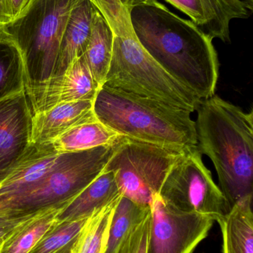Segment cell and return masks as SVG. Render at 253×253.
Wrapping results in <instances>:
<instances>
[{"label":"cell","mask_w":253,"mask_h":253,"mask_svg":"<svg viewBox=\"0 0 253 253\" xmlns=\"http://www.w3.org/2000/svg\"><path fill=\"white\" fill-rule=\"evenodd\" d=\"M31 120L25 89L0 99V181L31 144Z\"/></svg>","instance_id":"obj_11"},{"label":"cell","mask_w":253,"mask_h":253,"mask_svg":"<svg viewBox=\"0 0 253 253\" xmlns=\"http://www.w3.org/2000/svg\"><path fill=\"white\" fill-rule=\"evenodd\" d=\"M65 207L43 211L16 227L3 239L0 253H29L56 222L58 213Z\"/></svg>","instance_id":"obj_19"},{"label":"cell","mask_w":253,"mask_h":253,"mask_svg":"<svg viewBox=\"0 0 253 253\" xmlns=\"http://www.w3.org/2000/svg\"><path fill=\"white\" fill-rule=\"evenodd\" d=\"M150 213L131 231L116 253H147L148 252Z\"/></svg>","instance_id":"obj_25"},{"label":"cell","mask_w":253,"mask_h":253,"mask_svg":"<svg viewBox=\"0 0 253 253\" xmlns=\"http://www.w3.org/2000/svg\"><path fill=\"white\" fill-rule=\"evenodd\" d=\"M3 239H0V246H1V242H2Z\"/></svg>","instance_id":"obj_32"},{"label":"cell","mask_w":253,"mask_h":253,"mask_svg":"<svg viewBox=\"0 0 253 253\" xmlns=\"http://www.w3.org/2000/svg\"><path fill=\"white\" fill-rule=\"evenodd\" d=\"M40 212L20 217L0 216V239H4L16 227H19L28 220L31 219L35 215H38Z\"/></svg>","instance_id":"obj_28"},{"label":"cell","mask_w":253,"mask_h":253,"mask_svg":"<svg viewBox=\"0 0 253 253\" xmlns=\"http://www.w3.org/2000/svg\"><path fill=\"white\" fill-rule=\"evenodd\" d=\"M112 31L105 18L96 8L92 19V32L83 56L100 86L105 83L113 50Z\"/></svg>","instance_id":"obj_18"},{"label":"cell","mask_w":253,"mask_h":253,"mask_svg":"<svg viewBox=\"0 0 253 253\" xmlns=\"http://www.w3.org/2000/svg\"><path fill=\"white\" fill-rule=\"evenodd\" d=\"M253 198L235 204L217 221L222 233L223 253H253Z\"/></svg>","instance_id":"obj_16"},{"label":"cell","mask_w":253,"mask_h":253,"mask_svg":"<svg viewBox=\"0 0 253 253\" xmlns=\"http://www.w3.org/2000/svg\"><path fill=\"white\" fill-rule=\"evenodd\" d=\"M120 135L95 117L68 129L50 144L59 154L77 153L112 145Z\"/></svg>","instance_id":"obj_17"},{"label":"cell","mask_w":253,"mask_h":253,"mask_svg":"<svg viewBox=\"0 0 253 253\" xmlns=\"http://www.w3.org/2000/svg\"><path fill=\"white\" fill-rule=\"evenodd\" d=\"M120 198L89 216L71 253H105L111 218Z\"/></svg>","instance_id":"obj_22"},{"label":"cell","mask_w":253,"mask_h":253,"mask_svg":"<svg viewBox=\"0 0 253 253\" xmlns=\"http://www.w3.org/2000/svg\"><path fill=\"white\" fill-rule=\"evenodd\" d=\"M65 154L56 153L50 143L30 144L8 174L0 181V202L29 191L59 164Z\"/></svg>","instance_id":"obj_12"},{"label":"cell","mask_w":253,"mask_h":253,"mask_svg":"<svg viewBox=\"0 0 253 253\" xmlns=\"http://www.w3.org/2000/svg\"><path fill=\"white\" fill-rule=\"evenodd\" d=\"M25 73L14 42H0V99L25 89Z\"/></svg>","instance_id":"obj_23"},{"label":"cell","mask_w":253,"mask_h":253,"mask_svg":"<svg viewBox=\"0 0 253 253\" xmlns=\"http://www.w3.org/2000/svg\"><path fill=\"white\" fill-rule=\"evenodd\" d=\"M93 111L104 126L123 136L180 150L197 145L196 122L186 110L102 84Z\"/></svg>","instance_id":"obj_3"},{"label":"cell","mask_w":253,"mask_h":253,"mask_svg":"<svg viewBox=\"0 0 253 253\" xmlns=\"http://www.w3.org/2000/svg\"><path fill=\"white\" fill-rule=\"evenodd\" d=\"M184 150L120 135L105 169L114 172L122 196L150 207L169 168Z\"/></svg>","instance_id":"obj_7"},{"label":"cell","mask_w":253,"mask_h":253,"mask_svg":"<svg viewBox=\"0 0 253 253\" xmlns=\"http://www.w3.org/2000/svg\"><path fill=\"white\" fill-rule=\"evenodd\" d=\"M80 0H29L21 14L5 27L20 50L25 88L53 77L61 39Z\"/></svg>","instance_id":"obj_5"},{"label":"cell","mask_w":253,"mask_h":253,"mask_svg":"<svg viewBox=\"0 0 253 253\" xmlns=\"http://www.w3.org/2000/svg\"><path fill=\"white\" fill-rule=\"evenodd\" d=\"M121 196L112 170L103 171L58 213L56 221L88 218Z\"/></svg>","instance_id":"obj_15"},{"label":"cell","mask_w":253,"mask_h":253,"mask_svg":"<svg viewBox=\"0 0 253 253\" xmlns=\"http://www.w3.org/2000/svg\"><path fill=\"white\" fill-rule=\"evenodd\" d=\"M95 10L90 0H80L73 9L61 39L53 77L63 74L75 59L83 56L90 38Z\"/></svg>","instance_id":"obj_14"},{"label":"cell","mask_w":253,"mask_h":253,"mask_svg":"<svg viewBox=\"0 0 253 253\" xmlns=\"http://www.w3.org/2000/svg\"><path fill=\"white\" fill-rule=\"evenodd\" d=\"M196 122L198 150L212 161L230 208L253 196V112L212 96L202 99Z\"/></svg>","instance_id":"obj_2"},{"label":"cell","mask_w":253,"mask_h":253,"mask_svg":"<svg viewBox=\"0 0 253 253\" xmlns=\"http://www.w3.org/2000/svg\"><path fill=\"white\" fill-rule=\"evenodd\" d=\"M150 213V206L138 205L121 196L111 218L104 253H117L128 235Z\"/></svg>","instance_id":"obj_21"},{"label":"cell","mask_w":253,"mask_h":253,"mask_svg":"<svg viewBox=\"0 0 253 253\" xmlns=\"http://www.w3.org/2000/svg\"><path fill=\"white\" fill-rule=\"evenodd\" d=\"M191 18V20L202 30L205 24L204 10L202 0H166Z\"/></svg>","instance_id":"obj_26"},{"label":"cell","mask_w":253,"mask_h":253,"mask_svg":"<svg viewBox=\"0 0 253 253\" xmlns=\"http://www.w3.org/2000/svg\"><path fill=\"white\" fill-rule=\"evenodd\" d=\"M88 218L56 221L29 253H71Z\"/></svg>","instance_id":"obj_24"},{"label":"cell","mask_w":253,"mask_h":253,"mask_svg":"<svg viewBox=\"0 0 253 253\" xmlns=\"http://www.w3.org/2000/svg\"><path fill=\"white\" fill-rule=\"evenodd\" d=\"M121 4L130 12L131 9L141 3L144 2L145 0H119Z\"/></svg>","instance_id":"obj_29"},{"label":"cell","mask_w":253,"mask_h":253,"mask_svg":"<svg viewBox=\"0 0 253 253\" xmlns=\"http://www.w3.org/2000/svg\"><path fill=\"white\" fill-rule=\"evenodd\" d=\"M0 42H14L13 37L7 32L5 27L0 25Z\"/></svg>","instance_id":"obj_30"},{"label":"cell","mask_w":253,"mask_h":253,"mask_svg":"<svg viewBox=\"0 0 253 253\" xmlns=\"http://www.w3.org/2000/svg\"><path fill=\"white\" fill-rule=\"evenodd\" d=\"M112 56L103 84L193 113L202 99L166 72L138 42L132 25L112 30Z\"/></svg>","instance_id":"obj_4"},{"label":"cell","mask_w":253,"mask_h":253,"mask_svg":"<svg viewBox=\"0 0 253 253\" xmlns=\"http://www.w3.org/2000/svg\"><path fill=\"white\" fill-rule=\"evenodd\" d=\"M129 17L138 42L166 72L199 99L215 95L219 62L211 37L157 0L132 7Z\"/></svg>","instance_id":"obj_1"},{"label":"cell","mask_w":253,"mask_h":253,"mask_svg":"<svg viewBox=\"0 0 253 253\" xmlns=\"http://www.w3.org/2000/svg\"><path fill=\"white\" fill-rule=\"evenodd\" d=\"M239 1L245 4V7L253 13V0H239Z\"/></svg>","instance_id":"obj_31"},{"label":"cell","mask_w":253,"mask_h":253,"mask_svg":"<svg viewBox=\"0 0 253 253\" xmlns=\"http://www.w3.org/2000/svg\"><path fill=\"white\" fill-rule=\"evenodd\" d=\"M158 195L179 211L207 215L215 221L231 209L197 147L186 149L177 158Z\"/></svg>","instance_id":"obj_8"},{"label":"cell","mask_w":253,"mask_h":253,"mask_svg":"<svg viewBox=\"0 0 253 253\" xmlns=\"http://www.w3.org/2000/svg\"><path fill=\"white\" fill-rule=\"evenodd\" d=\"M150 211L147 253H193L215 221L207 215L179 211L158 193L153 197Z\"/></svg>","instance_id":"obj_9"},{"label":"cell","mask_w":253,"mask_h":253,"mask_svg":"<svg viewBox=\"0 0 253 253\" xmlns=\"http://www.w3.org/2000/svg\"><path fill=\"white\" fill-rule=\"evenodd\" d=\"M114 144L65 153L29 191L0 202V216H25L67 206L103 171L114 152Z\"/></svg>","instance_id":"obj_6"},{"label":"cell","mask_w":253,"mask_h":253,"mask_svg":"<svg viewBox=\"0 0 253 253\" xmlns=\"http://www.w3.org/2000/svg\"><path fill=\"white\" fill-rule=\"evenodd\" d=\"M205 24L202 31L213 39L230 42L232 19H247L251 12L239 0H202Z\"/></svg>","instance_id":"obj_20"},{"label":"cell","mask_w":253,"mask_h":253,"mask_svg":"<svg viewBox=\"0 0 253 253\" xmlns=\"http://www.w3.org/2000/svg\"><path fill=\"white\" fill-rule=\"evenodd\" d=\"M101 86L92 77L83 56L77 58L63 74L25 88L31 114L74 101L94 100Z\"/></svg>","instance_id":"obj_10"},{"label":"cell","mask_w":253,"mask_h":253,"mask_svg":"<svg viewBox=\"0 0 253 253\" xmlns=\"http://www.w3.org/2000/svg\"><path fill=\"white\" fill-rule=\"evenodd\" d=\"M93 102L91 99L74 101L33 114L31 144H49L71 128L95 117Z\"/></svg>","instance_id":"obj_13"},{"label":"cell","mask_w":253,"mask_h":253,"mask_svg":"<svg viewBox=\"0 0 253 253\" xmlns=\"http://www.w3.org/2000/svg\"><path fill=\"white\" fill-rule=\"evenodd\" d=\"M29 0H0V25L7 26L22 13Z\"/></svg>","instance_id":"obj_27"}]
</instances>
